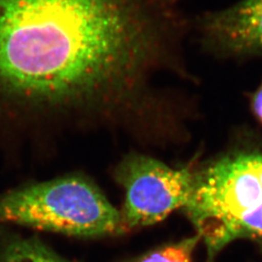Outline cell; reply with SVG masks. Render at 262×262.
<instances>
[{"instance_id":"2","label":"cell","mask_w":262,"mask_h":262,"mask_svg":"<svg viewBox=\"0 0 262 262\" xmlns=\"http://www.w3.org/2000/svg\"><path fill=\"white\" fill-rule=\"evenodd\" d=\"M206 247V262L238 239L262 243V150H238L193 172L184 207Z\"/></svg>"},{"instance_id":"5","label":"cell","mask_w":262,"mask_h":262,"mask_svg":"<svg viewBox=\"0 0 262 262\" xmlns=\"http://www.w3.org/2000/svg\"><path fill=\"white\" fill-rule=\"evenodd\" d=\"M202 46L230 57L262 56V0H239L192 21Z\"/></svg>"},{"instance_id":"4","label":"cell","mask_w":262,"mask_h":262,"mask_svg":"<svg viewBox=\"0 0 262 262\" xmlns=\"http://www.w3.org/2000/svg\"><path fill=\"white\" fill-rule=\"evenodd\" d=\"M115 179L125 191L122 233L155 225L187 205L193 182L191 169H174L145 155L130 154L117 165Z\"/></svg>"},{"instance_id":"3","label":"cell","mask_w":262,"mask_h":262,"mask_svg":"<svg viewBox=\"0 0 262 262\" xmlns=\"http://www.w3.org/2000/svg\"><path fill=\"white\" fill-rule=\"evenodd\" d=\"M0 224L84 238L122 233L121 212L92 180L79 174L0 193Z\"/></svg>"},{"instance_id":"8","label":"cell","mask_w":262,"mask_h":262,"mask_svg":"<svg viewBox=\"0 0 262 262\" xmlns=\"http://www.w3.org/2000/svg\"><path fill=\"white\" fill-rule=\"evenodd\" d=\"M252 109L256 118L262 122V84L252 97Z\"/></svg>"},{"instance_id":"6","label":"cell","mask_w":262,"mask_h":262,"mask_svg":"<svg viewBox=\"0 0 262 262\" xmlns=\"http://www.w3.org/2000/svg\"><path fill=\"white\" fill-rule=\"evenodd\" d=\"M0 262H75L63 258L36 238L13 237L3 245Z\"/></svg>"},{"instance_id":"1","label":"cell","mask_w":262,"mask_h":262,"mask_svg":"<svg viewBox=\"0 0 262 262\" xmlns=\"http://www.w3.org/2000/svg\"><path fill=\"white\" fill-rule=\"evenodd\" d=\"M192 28L183 0H0V114L28 123L107 116Z\"/></svg>"},{"instance_id":"7","label":"cell","mask_w":262,"mask_h":262,"mask_svg":"<svg viewBox=\"0 0 262 262\" xmlns=\"http://www.w3.org/2000/svg\"><path fill=\"white\" fill-rule=\"evenodd\" d=\"M199 241L200 237L196 234L177 243L159 248L134 262H192V253Z\"/></svg>"}]
</instances>
